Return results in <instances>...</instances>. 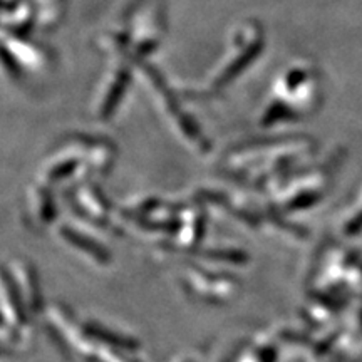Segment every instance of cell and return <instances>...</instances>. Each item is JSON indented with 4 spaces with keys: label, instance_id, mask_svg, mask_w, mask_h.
Wrapping results in <instances>:
<instances>
[{
    "label": "cell",
    "instance_id": "1",
    "mask_svg": "<svg viewBox=\"0 0 362 362\" xmlns=\"http://www.w3.org/2000/svg\"><path fill=\"white\" fill-rule=\"evenodd\" d=\"M319 101L317 74L309 62H293L279 76L262 123L274 126L309 116Z\"/></svg>",
    "mask_w": 362,
    "mask_h": 362
},
{
    "label": "cell",
    "instance_id": "2",
    "mask_svg": "<svg viewBox=\"0 0 362 362\" xmlns=\"http://www.w3.org/2000/svg\"><path fill=\"white\" fill-rule=\"evenodd\" d=\"M128 13L124 29L107 33L101 42L107 52H121L123 57L138 59L161 44L165 35V12L160 0H139Z\"/></svg>",
    "mask_w": 362,
    "mask_h": 362
},
{
    "label": "cell",
    "instance_id": "3",
    "mask_svg": "<svg viewBox=\"0 0 362 362\" xmlns=\"http://www.w3.org/2000/svg\"><path fill=\"white\" fill-rule=\"evenodd\" d=\"M115 160V149L106 139L74 138L59 144L56 151L44 163V178L64 181L76 176V171L88 170L90 173H104Z\"/></svg>",
    "mask_w": 362,
    "mask_h": 362
},
{
    "label": "cell",
    "instance_id": "4",
    "mask_svg": "<svg viewBox=\"0 0 362 362\" xmlns=\"http://www.w3.org/2000/svg\"><path fill=\"white\" fill-rule=\"evenodd\" d=\"M262 29L257 22H247L240 25L235 34L230 52L232 56H226L218 69L211 74L208 86L210 89H220L232 81L235 76H238L250 62L259 56L262 47Z\"/></svg>",
    "mask_w": 362,
    "mask_h": 362
},
{
    "label": "cell",
    "instance_id": "5",
    "mask_svg": "<svg viewBox=\"0 0 362 362\" xmlns=\"http://www.w3.org/2000/svg\"><path fill=\"white\" fill-rule=\"evenodd\" d=\"M30 39H25L24 35L12 34L8 35L6 33V40H4V45L6 49H12L11 52L4 54V59L6 62L11 61L12 66L16 67V72H40L44 67L49 66V56L47 51L42 47V45H34L29 42Z\"/></svg>",
    "mask_w": 362,
    "mask_h": 362
},
{
    "label": "cell",
    "instance_id": "6",
    "mask_svg": "<svg viewBox=\"0 0 362 362\" xmlns=\"http://www.w3.org/2000/svg\"><path fill=\"white\" fill-rule=\"evenodd\" d=\"M131 81V71L128 66H117L115 71H111L106 76L104 83L99 89V94L94 99L96 106V116L99 119H107L116 112L119 107V103L123 101L126 90H128Z\"/></svg>",
    "mask_w": 362,
    "mask_h": 362
},
{
    "label": "cell",
    "instance_id": "7",
    "mask_svg": "<svg viewBox=\"0 0 362 362\" xmlns=\"http://www.w3.org/2000/svg\"><path fill=\"white\" fill-rule=\"evenodd\" d=\"M30 4L34 8L35 25L42 30L54 29L64 16L66 0H30Z\"/></svg>",
    "mask_w": 362,
    "mask_h": 362
}]
</instances>
